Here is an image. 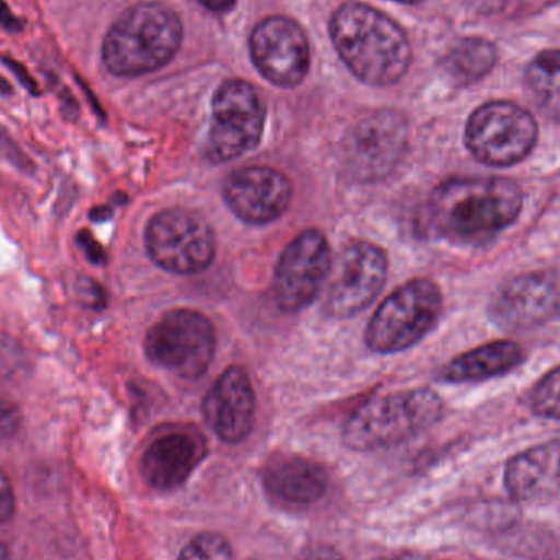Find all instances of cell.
Segmentation results:
<instances>
[{"mask_svg":"<svg viewBox=\"0 0 560 560\" xmlns=\"http://www.w3.org/2000/svg\"><path fill=\"white\" fill-rule=\"evenodd\" d=\"M443 413V400L433 388L394 392L355 408L346 420L342 441L355 453L397 446L433 428Z\"/></svg>","mask_w":560,"mask_h":560,"instance_id":"277c9868","label":"cell"},{"mask_svg":"<svg viewBox=\"0 0 560 560\" xmlns=\"http://www.w3.org/2000/svg\"><path fill=\"white\" fill-rule=\"evenodd\" d=\"M7 66H9L10 69H12L13 72H15L16 78H19V81L22 82L23 85H25L26 89H30V92H33V94H36V82L33 81L32 75L28 74V72L25 71V69L22 68V66L19 65V62L13 61V59H5Z\"/></svg>","mask_w":560,"mask_h":560,"instance_id":"1f68e13d","label":"cell"},{"mask_svg":"<svg viewBox=\"0 0 560 560\" xmlns=\"http://www.w3.org/2000/svg\"><path fill=\"white\" fill-rule=\"evenodd\" d=\"M177 560H233L232 546L219 533H200L187 542Z\"/></svg>","mask_w":560,"mask_h":560,"instance_id":"cb8c5ba5","label":"cell"},{"mask_svg":"<svg viewBox=\"0 0 560 560\" xmlns=\"http://www.w3.org/2000/svg\"><path fill=\"white\" fill-rule=\"evenodd\" d=\"M407 147V120L397 112H377L359 121L346 140V173L359 183L385 179L397 170Z\"/></svg>","mask_w":560,"mask_h":560,"instance_id":"8fae6325","label":"cell"},{"mask_svg":"<svg viewBox=\"0 0 560 560\" xmlns=\"http://www.w3.org/2000/svg\"><path fill=\"white\" fill-rule=\"evenodd\" d=\"M303 560H345V558L335 548L319 546V548L312 549Z\"/></svg>","mask_w":560,"mask_h":560,"instance_id":"4dcf8cb0","label":"cell"},{"mask_svg":"<svg viewBox=\"0 0 560 560\" xmlns=\"http://www.w3.org/2000/svg\"><path fill=\"white\" fill-rule=\"evenodd\" d=\"M487 315L505 331H529L560 319V268L532 269L505 280Z\"/></svg>","mask_w":560,"mask_h":560,"instance_id":"30bf717a","label":"cell"},{"mask_svg":"<svg viewBox=\"0 0 560 560\" xmlns=\"http://www.w3.org/2000/svg\"><path fill=\"white\" fill-rule=\"evenodd\" d=\"M528 407L535 417L560 421V365L546 372L528 394Z\"/></svg>","mask_w":560,"mask_h":560,"instance_id":"603a6c76","label":"cell"},{"mask_svg":"<svg viewBox=\"0 0 560 560\" xmlns=\"http://www.w3.org/2000/svg\"><path fill=\"white\" fill-rule=\"evenodd\" d=\"M539 140L532 112L509 101L480 105L467 118L464 143L483 166L509 170L528 160Z\"/></svg>","mask_w":560,"mask_h":560,"instance_id":"8992f818","label":"cell"},{"mask_svg":"<svg viewBox=\"0 0 560 560\" xmlns=\"http://www.w3.org/2000/svg\"><path fill=\"white\" fill-rule=\"evenodd\" d=\"M336 52L359 81L390 88L411 66V45L395 20L368 3H342L329 22Z\"/></svg>","mask_w":560,"mask_h":560,"instance_id":"7a4b0ae2","label":"cell"},{"mask_svg":"<svg viewBox=\"0 0 560 560\" xmlns=\"http://www.w3.org/2000/svg\"><path fill=\"white\" fill-rule=\"evenodd\" d=\"M22 424V411L13 401L0 398V438H12Z\"/></svg>","mask_w":560,"mask_h":560,"instance_id":"484cf974","label":"cell"},{"mask_svg":"<svg viewBox=\"0 0 560 560\" xmlns=\"http://www.w3.org/2000/svg\"><path fill=\"white\" fill-rule=\"evenodd\" d=\"M525 209V194L509 177H451L431 192L421 225L431 238L479 248L515 225Z\"/></svg>","mask_w":560,"mask_h":560,"instance_id":"6da1fadb","label":"cell"},{"mask_svg":"<svg viewBox=\"0 0 560 560\" xmlns=\"http://www.w3.org/2000/svg\"><path fill=\"white\" fill-rule=\"evenodd\" d=\"M506 490L518 502H545L560 495V440L528 447L506 463Z\"/></svg>","mask_w":560,"mask_h":560,"instance_id":"ac0fdd59","label":"cell"},{"mask_svg":"<svg viewBox=\"0 0 560 560\" xmlns=\"http://www.w3.org/2000/svg\"><path fill=\"white\" fill-rule=\"evenodd\" d=\"M13 515H15V497H13L12 483L0 470V525L9 523Z\"/></svg>","mask_w":560,"mask_h":560,"instance_id":"83f0119b","label":"cell"},{"mask_svg":"<svg viewBox=\"0 0 560 560\" xmlns=\"http://www.w3.org/2000/svg\"><path fill=\"white\" fill-rule=\"evenodd\" d=\"M203 418L220 441L238 444L253 433L256 394L246 369H226L203 398Z\"/></svg>","mask_w":560,"mask_h":560,"instance_id":"2e32d148","label":"cell"},{"mask_svg":"<svg viewBox=\"0 0 560 560\" xmlns=\"http://www.w3.org/2000/svg\"><path fill=\"white\" fill-rule=\"evenodd\" d=\"M0 92H2V94H10L9 82H7L5 79L2 78H0Z\"/></svg>","mask_w":560,"mask_h":560,"instance_id":"836d02e7","label":"cell"},{"mask_svg":"<svg viewBox=\"0 0 560 560\" xmlns=\"http://www.w3.org/2000/svg\"><path fill=\"white\" fill-rule=\"evenodd\" d=\"M199 2L213 13H229L236 5V0H199Z\"/></svg>","mask_w":560,"mask_h":560,"instance_id":"d6a6232c","label":"cell"},{"mask_svg":"<svg viewBox=\"0 0 560 560\" xmlns=\"http://www.w3.org/2000/svg\"><path fill=\"white\" fill-rule=\"evenodd\" d=\"M0 158L9 161L10 164L19 167L23 173H33V171H35L32 161H30L28 158L20 151V148L16 147L7 135H3L2 131H0Z\"/></svg>","mask_w":560,"mask_h":560,"instance_id":"4316f807","label":"cell"},{"mask_svg":"<svg viewBox=\"0 0 560 560\" xmlns=\"http://www.w3.org/2000/svg\"><path fill=\"white\" fill-rule=\"evenodd\" d=\"M203 438L196 430L176 428L151 441L141 457V474L160 492L183 487L206 457Z\"/></svg>","mask_w":560,"mask_h":560,"instance_id":"e0dca14e","label":"cell"},{"mask_svg":"<svg viewBox=\"0 0 560 560\" xmlns=\"http://www.w3.org/2000/svg\"><path fill=\"white\" fill-rule=\"evenodd\" d=\"M0 25L9 32H20L23 30V20L10 12V7L5 0H0Z\"/></svg>","mask_w":560,"mask_h":560,"instance_id":"f546056e","label":"cell"},{"mask_svg":"<svg viewBox=\"0 0 560 560\" xmlns=\"http://www.w3.org/2000/svg\"><path fill=\"white\" fill-rule=\"evenodd\" d=\"M331 248L319 230H303L280 255L275 275V299L280 310L300 312L318 296L331 272Z\"/></svg>","mask_w":560,"mask_h":560,"instance_id":"7c38bea8","label":"cell"},{"mask_svg":"<svg viewBox=\"0 0 560 560\" xmlns=\"http://www.w3.org/2000/svg\"><path fill=\"white\" fill-rule=\"evenodd\" d=\"M266 105L255 85L229 79L217 89L206 141L210 163L223 164L249 153L265 133Z\"/></svg>","mask_w":560,"mask_h":560,"instance_id":"ba28073f","label":"cell"},{"mask_svg":"<svg viewBox=\"0 0 560 560\" xmlns=\"http://www.w3.org/2000/svg\"><path fill=\"white\" fill-rule=\"evenodd\" d=\"M443 293L430 279H411L378 305L365 329V345L377 354H397L423 341L443 315Z\"/></svg>","mask_w":560,"mask_h":560,"instance_id":"5b68a950","label":"cell"},{"mask_svg":"<svg viewBox=\"0 0 560 560\" xmlns=\"http://www.w3.org/2000/svg\"><path fill=\"white\" fill-rule=\"evenodd\" d=\"M75 292H78L79 302L88 308H105L107 303V293L91 278H79L75 282Z\"/></svg>","mask_w":560,"mask_h":560,"instance_id":"d4e9b609","label":"cell"},{"mask_svg":"<svg viewBox=\"0 0 560 560\" xmlns=\"http://www.w3.org/2000/svg\"><path fill=\"white\" fill-rule=\"evenodd\" d=\"M184 39V25L167 3L140 2L105 33L102 62L117 78H140L170 65Z\"/></svg>","mask_w":560,"mask_h":560,"instance_id":"3957f363","label":"cell"},{"mask_svg":"<svg viewBox=\"0 0 560 560\" xmlns=\"http://www.w3.org/2000/svg\"><path fill=\"white\" fill-rule=\"evenodd\" d=\"M387 272L384 249L368 242L352 243L332 269L325 299L326 313L335 318H351L364 312L384 289Z\"/></svg>","mask_w":560,"mask_h":560,"instance_id":"4fadbf2b","label":"cell"},{"mask_svg":"<svg viewBox=\"0 0 560 560\" xmlns=\"http://www.w3.org/2000/svg\"><path fill=\"white\" fill-rule=\"evenodd\" d=\"M223 196L236 219L246 225L262 226L289 210L293 187L289 177L275 167L249 166L230 174Z\"/></svg>","mask_w":560,"mask_h":560,"instance_id":"9a60e30c","label":"cell"},{"mask_svg":"<svg viewBox=\"0 0 560 560\" xmlns=\"http://www.w3.org/2000/svg\"><path fill=\"white\" fill-rule=\"evenodd\" d=\"M525 361L526 351L520 342L493 339L451 359L438 371L436 378L444 384H482L512 374Z\"/></svg>","mask_w":560,"mask_h":560,"instance_id":"d6986e66","label":"cell"},{"mask_svg":"<svg viewBox=\"0 0 560 560\" xmlns=\"http://www.w3.org/2000/svg\"><path fill=\"white\" fill-rule=\"evenodd\" d=\"M75 243H78L79 248L84 252V255L88 256V259L92 262V265H104V248H102V246L95 242V238L91 235V233L82 230V232H79L78 236H75Z\"/></svg>","mask_w":560,"mask_h":560,"instance_id":"f1b7e54d","label":"cell"},{"mask_svg":"<svg viewBox=\"0 0 560 560\" xmlns=\"http://www.w3.org/2000/svg\"><path fill=\"white\" fill-rule=\"evenodd\" d=\"M392 2L404 3V5H417V3L424 2V0H392Z\"/></svg>","mask_w":560,"mask_h":560,"instance_id":"e575fe53","label":"cell"},{"mask_svg":"<svg viewBox=\"0 0 560 560\" xmlns=\"http://www.w3.org/2000/svg\"><path fill=\"white\" fill-rule=\"evenodd\" d=\"M144 245L158 268L177 276L207 271L217 253L212 226L186 209H167L154 215L148 223Z\"/></svg>","mask_w":560,"mask_h":560,"instance_id":"9c48e42d","label":"cell"},{"mask_svg":"<svg viewBox=\"0 0 560 560\" xmlns=\"http://www.w3.org/2000/svg\"><path fill=\"white\" fill-rule=\"evenodd\" d=\"M217 338L212 322L192 308L164 313L148 331L144 352L158 368L183 378H199L212 365Z\"/></svg>","mask_w":560,"mask_h":560,"instance_id":"52a82bcc","label":"cell"},{"mask_svg":"<svg viewBox=\"0 0 560 560\" xmlns=\"http://www.w3.org/2000/svg\"><path fill=\"white\" fill-rule=\"evenodd\" d=\"M249 52L259 74L276 88H296L308 74V38L289 16L261 20L249 36Z\"/></svg>","mask_w":560,"mask_h":560,"instance_id":"5bb4252c","label":"cell"},{"mask_svg":"<svg viewBox=\"0 0 560 560\" xmlns=\"http://www.w3.org/2000/svg\"><path fill=\"white\" fill-rule=\"evenodd\" d=\"M497 65V48L486 38H464L444 56L443 69L457 85L486 78Z\"/></svg>","mask_w":560,"mask_h":560,"instance_id":"7402d4cb","label":"cell"},{"mask_svg":"<svg viewBox=\"0 0 560 560\" xmlns=\"http://www.w3.org/2000/svg\"><path fill=\"white\" fill-rule=\"evenodd\" d=\"M262 483L266 492L280 503L306 506L325 495L328 474L315 460L280 454L266 464Z\"/></svg>","mask_w":560,"mask_h":560,"instance_id":"ffe728a7","label":"cell"},{"mask_svg":"<svg viewBox=\"0 0 560 560\" xmlns=\"http://www.w3.org/2000/svg\"><path fill=\"white\" fill-rule=\"evenodd\" d=\"M526 89L545 117L560 124V49H545L525 71Z\"/></svg>","mask_w":560,"mask_h":560,"instance_id":"44dd1931","label":"cell"}]
</instances>
